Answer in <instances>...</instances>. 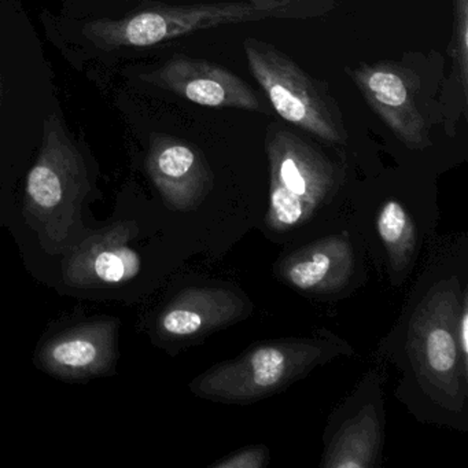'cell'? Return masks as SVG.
I'll list each match as a JSON object with an SVG mask.
<instances>
[{
	"instance_id": "obj_7",
	"label": "cell",
	"mask_w": 468,
	"mask_h": 468,
	"mask_svg": "<svg viewBox=\"0 0 468 468\" xmlns=\"http://www.w3.org/2000/svg\"><path fill=\"white\" fill-rule=\"evenodd\" d=\"M286 249L275 272L301 294L325 300L346 297L366 283V248L349 220L333 234Z\"/></svg>"
},
{
	"instance_id": "obj_6",
	"label": "cell",
	"mask_w": 468,
	"mask_h": 468,
	"mask_svg": "<svg viewBox=\"0 0 468 468\" xmlns=\"http://www.w3.org/2000/svg\"><path fill=\"white\" fill-rule=\"evenodd\" d=\"M243 50L254 79L284 122L327 144L345 141L341 122L325 92L294 61L253 37L243 40Z\"/></svg>"
},
{
	"instance_id": "obj_11",
	"label": "cell",
	"mask_w": 468,
	"mask_h": 468,
	"mask_svg": "<svg viewBox=\"0 0 468 468\" xmlns=\"http://www.w3.org/2000/svg\"><path fill=\"white\" fill-rule=\"evenodd\" d=\"M144 80L199 106L251 112L261 109L256 92L239 76L204 59L175 56L144 76Z\"/></svg>"
},
{
	"instance_id": "obj_2",
	"label": "cell",
	"mask_w": 468,
	"mask_h": 468,
	"mask_svg": "<svg viewBox=\"0 0 468 468\" xmlns=\"http://www.w3.org/2000/svg\"><path fill=\"white\" fill-rule=\"evenodd\" d=\"M270 191L260 229L267 239L301 245L344 229L349 218L341 165L289 130L267 138Z\"/></svg>"
},
{
	"instance_id": "obj_9",
	"label": "cell",
	"mask_w": 468,
	"mask_h": 468,
	"mask_svg": "<svg viewBox=\"0 0 468 468\" xmlns=\"http://www.w3.org/2000/svg\"><path fill=\"white\" fill-rule=\"evenodd\" d=\"M136 235L133 221H117L92 232L65 260V283L80 289L130 283L142 271L141 256L131 245Z\"/></svg>"
},
{
	"instance_id": "obj_3",
	"label": "cell",
	"mask_w": 468,
	"mask_h": 468,
	"mask_svg": "<svg viewBox=\"0 0 468 468\" xmlns=\"http://www.w3.org/2000/svg\"><path fill=\"white\" fill-rule=\"evenodd\" d=\"M352 347L328 330L314 336L276 339L249 347L232 360L216 364L191 383L196 396L221 404H251L297 382Z\"/></svg>"
},
{
	"instance_id": "obj_12",
	"label": "cell",
	"mask_w": 468,
	"mask_h": 468,
	"mask_svg": "<svg viewBox=\"0 0 468 468\" xmlns=\"http://www.w3.org/2000/svg\"><path fill=\"white\" fill-rule=\"evenodd\" d=\"M353 78L368 105L405 146L412 150L430 146L429 128L416 105L410 73L394 65L378 64L358 68Z\"/></svg>"
},
{
	"instance_id": "obj_17",
	"label": "cell",
	"mask_w": 468,
	"mask_h": 468,
	"mask_svg": "<svg viewBox=\"0 0 468 468\" xmlns=\"http://www.w3.org/2000/svg\"><path fill=\"white\" fill-rule=\"evenodd\" d=\"M456 338L463 361L468 366V298L463 303L457 317Z\"/></svg>"
},
{
	"instance_id": "obj_14",
	"label": "cell",
	"mask_w": 468,
	"mask_h": 468,
	"mask_svg": "<svg viewBox=\"0 0 468 468\" xmlns=\"http://www.w3.org/2000/svg\"><path fill=\"white\" fill-rule=\"evenodd\" d=\"M116 320H95L64 331L46 342L39 363L46 372L65 380L109 374L117 358Z\"/></svg>"
},
{
	"instance_id": "obj_8",
	"label": "cell",
	"mask_w": 468,
	"mask_h": 468,
	"mask_svg": "<svg viewBox=\"0 0 468 468\" xmlns=\"http://www.w3.org/2000/svg\"><path fill=\"white\" fill-rule=\"evenodd\" d=\"M147 174L172 212L199 215L212 199L215 172L193 144L171 136H154L146 160Z\"/></svg>"
},
{
	"instance_id": "obj_5",
	"label": "cell",
	"mask_w": 468,
	"mask_h": 468,
	"mask_svg": "<svg viewBox=\"0 0 468 468\" xmlns=\"http://www.w3.org/2000/svg\"><path fill=\"white\" fill-rule=\"evenodd\" d=\"M347 220L360 234L378 272H385L391 286L401 287L434 239L438 210L435 205L390 194L368 207L349 209Z\"/></svg>"
},
{
	"instance_id": "obj_15",
	"label": "cell",
	"mask_w": 468,
	"mask_h": 468,
	"mask_svg": "<svg viewBox=\"0 0 468 468\" xmlns=\"http://www.w3.org/2000/svg\"><path fill=\"white\" fill-rule=\"evenodd\" d=\"M270 460V449L265 445H253L224 457L210 467L216 468H262Z\"/></svg>"
},
{
	"instance_id": "obj_10",
	"label": "cell",
	"mask_w": 468,
	"mask_h": 468,
	"mask_svg": "<svg viewBox=\"0 0 468 468\" xmlns=\"http://www.w3.org/2000/svg\"><path fill=\"white\" fill-rule=\"evenodd\" d=\"M363 385L346 401L328 437L323 456L325 468H371L382 451V388L377 375H368Z\"/></svg>"
},
{
	"instance_id": "obj_13",
	"label": "cell",
	"mask_w": 468,
	"mask_h": 468,
	"mask_svg": "<svg viewBox=\"0 0 468 468\" xmlns=\"http://www.w3.org/2000/svg\"><path fill=\"white\" fill-rule=\"evenodd\" d=\"M253 303L242 292L226 286L188 287L160 314L164 339H194L250 316Z\"/></svg>"
},
{
	"instance_id": "obj_16",
	"label": "cell",
	"mask_w": 468,
	"mask_h": 468,
	"mask_svg": "<svg viewBox=\"0 0 468 468\" xmlns=\"http://www.w3.org/2000/svg\"><path fill=\"white\" fill-rule=\"evenodd\" d=\"M457 56L462 64L463 81L467 78V0H457Z\"/></svg>"
},
{
	"instance_id": "obj_1",
	"label": "cell",
	"mask_w": 468,
	"mask_h": 468,
	"mask_svg": "<svg viewBox=\"0 0 468 468\" xmlns=\"http://www.w3.org/2000/svg\"><path fill=\"white\" fill-rule=\"evenodd\" d=\"M421 275L413 294L410 316L402 317L404 341L391 358L404 371L410 386L402 399L427 404L426 413L464 415L467 401L468 366L463 361L456 338V323L467 286L460 284L456 272L446 276L440 268H430Z\"/></svg>"
},
{
	"instance_id": "obj_4",
	"label": "cell",
	"mask_w": 468,
	"mask_h": 468,
	"mask_svg": "<svg viewBox=\"0 0 468 468\" xmlns=\"http://www.w3.org/2000/svg\"><path fill=\"white\" fill-rule=\"evenodd\" d=\"M90 188L83 154L61 119L51 114L43 124L42 147L26 183L27 220L46 249L59 251L72 237Z\"/></svg>"
}]
</instances>
